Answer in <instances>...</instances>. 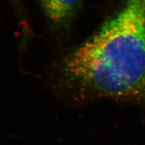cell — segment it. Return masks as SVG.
Masks as SVG:
<instances>
[{
  "label": "cell",
  "instance_id": "obj_2",
  "mask_svg": "<svg viewBox=\"0 0 145 145\" xmlns=\"http://www.w3.org/2000/svg\"><path fill=\"white\" fill-rule=\"evenodd\" d=\"M47 22L51 38L60 44L80 11L82 0H36Z\"/></svg>",
  "mask_w": 145,
  "mask_h": 145
},
{
  "label": "cell",
  "instance_id": "obj_1",
  "mask_svg": "<svg viewBox=\"0 0 145 145\" xmlns=\"http://www.w3.org/2000/svg\"><path fill=\"white\" fill-rule=\"evenodd\" d=\"M52 92L145 101V0H126L97 32L62 55L49 71Z\"/></svg>",
  "mask_w": 145,
  "mask_h": 145
},
{
  "label": "cell",
  "instance_id": "obj_3",
  "mask_svg": "<svg viewBox=\"0 0 145 145\" xmlns=\"http://www.w3.org/2000/svg\"><path fill=\"white\" fill-rule=\"evenodd\" d=\"M12 2L15 4V6L17 8L18 12L20 13L22 11L21 10V0H11Z\"/></svg>",
  "mask_w": 145,
  "mask_h": 145
}]
</instances>
